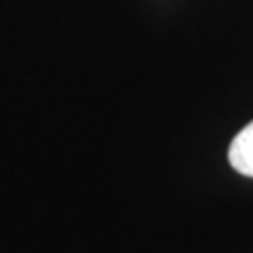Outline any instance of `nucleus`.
<instances>
[{
    "mask_svg": "<svg viewBox=\"0 0 253 253\" xmlns=\"http://www.w3.org/2000/svg\"><path fill=\"white\" fill-rule=\"evenodd\" d=\"M228 161L241 175L253 177V123H249L234 135L230 150H228Z\"/></svg>",
    "mask_w": 253,
    "mask_h": 253,
    "instance_id": "f257e3e1",
    "label": "nucleus"
}]
</instances>
